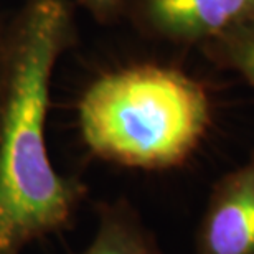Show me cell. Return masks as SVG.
<instances>
[{
  "label": "cell",
  "instance_id": "1",
  "mask_svg": "<svg viewBox=\"0 0 254 254\" xmlns=\"http://www.w3.org/2000/svg\"><path fill=\"white\" fill-rule=\"evenodd\" d=\"M69 27L64 0H28L15 25L0 113V254L64 231L88 193L53 169L45 140L53 66Z\"/></svg>",
  "mask_w": 254,
  "mask_h": 254
},
{
  "label": "cell",
  "instance_id": "8",
  "mask_svg": "<svg viewBox=\"0 0 254 254\" xmlns=\"http://www.w3.org/2000/svg\"><path fill=\"white\" fill-rule=\"evenodd\" d=\"M2 50L0 45V113H2V104H3V96H5V81H7V55Z\"/></svg>",
  "mask_w": 254,
  "mask_h": 254
},
{
  "label": "cell",
  "instance_id": "6",
  "mask_svg": "<svg viewBox=\"0 0 254 254\" xmlns=\"http://www.w3.org/2000/svg\"><path fill=\"white\" fill-rule=\"evenodd\" d=\"M200 48L216 68L240 74L254 88V18L236 25Z\"/></svg>",
  "mask_w": 254,
  "mask_h": 254
},
{
  "label": "cell",
  "instance_id": "4",
  "mask_svg": "<svg viewBox=\"0 0 254 254\" xmlns=\"http://www.w3.org/2000/svg\"><path fill=\"white\" fill-rule=\"evenodd\" d=\"M129 10L150 37L201 47L254 18V0H130Z\"/></svg>",
  "mask_w": 254,
  "mask_h": 254
},
{
  "label": "cell",
  "instance_id": "5",
  "mask_svg": "<svg viewBox=\"0 0 254 254\" xmlns=\"http://www.w3.org/2000/svg\"><path fill=\"white\" fill-rule=\"evenodd\" d=\"M93 240L76 254H167L139 210L127 198L99 201Z\"/></svg>",
  "mask_w": 254,
  "mask_h": 254
},
{
  "label": "cell",
  "instance_id": "2",
  "mask_svg": "<svg viewBox=\"0 0 254 254\" xmlns=\"http://www.w3.org/2000/svg\"><path fill=\"white\" fill-rule=\"evenodd\" d=\"M213 123L206 88L184 71L134 64L96 79L79 101L84 144L101 160L162 172L187 164Z\"/></svg>",
  "mask_w": 254,
  "mask_h": 254
},
{
  "label": "cell",
  "instance_id": "7",
  "mask_svg": "<svg viewBox=\"0 0 254 254\" xmlns=\"http://www.w3.org/2000/svg\"><path fill=\"white\" fill-rule=\"evenodd\" d=\"M99 18L109 20L129 8L130 0H83Z\"/></svg>",
  "mask_w": 254,
  "mask_h": 254
},
{
  "label": "cell",
  "instance_id": "3",
  "mask_svg": "<svg viewBox=\"0 0 254 254\" xmlns=\"http://www.w3.org/2000/svg\"><path fill=\"white\" fill-rule=\"evenodd\" d=\"M193 254H254V150L211 185Z\"/></svg>",
  "mask_w": 254,
  "mask_h": 254
}]
</instances>
